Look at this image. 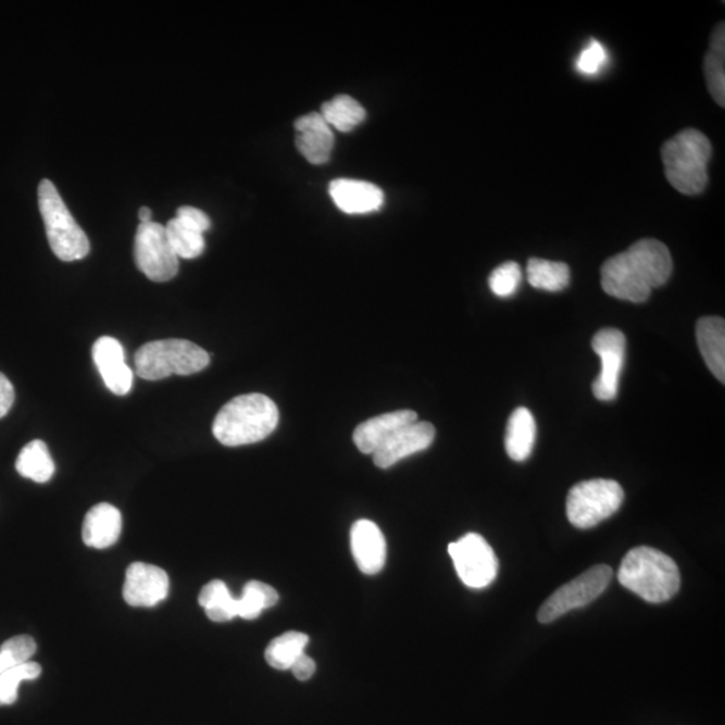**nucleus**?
Returning a JSON list of instances; mask_svg holds the SVG:
<instances>
[{"label":"nucleus","instance_id":"nucleus-27","mask_svg":"<svg viewBox=\"0 0 725 725\" xmlns=\"http://www.w3.org/2000/svg\"><path fill=\"white\" fill-rule=\"evenodd\" d=\"M310 637L300 632H287L274 638L265 650V659L274 670L288 671L305 653Z\"/></svg>","mask_w":725,"mask_h":725},{"label":"nucleus","instance_id":"nucleus-2","mask_svg":"<svg viewBox=\"0 0 725 725\" xmlns=\"http://www.w3.org/2000/svg\"><path fill=\"white\" fill-rule=\"evenodd\" d=\"M279 421L277 404L264 393H247L227 402L216 414L214 437L225 447L264 441L276 430Z\"/></svg>","mask_w":725,"mask_h":725},{"label":"nucleus","instance_id":"nucleus-9","mask_svg":"<svg viewBox=\"0 0 725 725\" xmlns=\"http://www.w3.org/2000/svg\"><path fill=\"white\" fill-rule=\"evenodd\" d=\"M135 261L140 272L155 283H167L179 272V257L171 248L165 227L157 222L137 227Z\"/></svg>","mask_w":725,"mask_h":725},{"label":"nucleus","instance_id":"nucleus-20","mask_svg":"<svg viewBox=\"0 0 725 725\" xmlns=\"http://www.w3.org/2000/svg\"><path fill=\"white\" fill-rule=\"evenodd\" d=\"M696 339L707 367L725 382V322L722 317H701L696 324Z\"/></svg>","mask_w":725,"mask_h":725},{"label":"nucleus","instance_id":"nucleus-19","mask_svg":"<svg viewBox=\"0 0 725 725\" xmlns=\"http://www.w3.org/2000/svg\"><path fill=\"white\" fill-rule=\"evenodd\" d=\"M123 529L122 513L116 507L101 502L87 513L83 527L84 543L97 550L117 543Z\"/></svg>","mask_w":725,"mask_h":725},{"label":"nucleus","instance_id":"nucleus-23","mask_svg":"<svg viewBox=\"0 0 725 725\" xmlns=\"http://www.w3.org/2000/svg\"><path fill=\"white\" fill-rule=\"evenodd\" d=\"M15 467L22 477L33 479V482L39 484L48 483L55 471L54 461L51 459L48 447L39 439L27 443L21 450Z\"/></svg>","mask_w":725,"mask_h":725},{"label":"nucleus","instance_id":"nucleus-26","mask_svg":"<svg viewBox=\"0 0 725 725\" xmlns=\"http://www.w3.org/2000/svg\"><path fill=\"white\" fill-rule=\"evenodd\" d=\"M198 601L211 621L227 622L238 616L237 598L232 596L222 580H211L205 585L199 593Z\"/></svg>","mask_w":725,"mask_h":725},{"label":"nucleus","instance_id":"nucleus-18","mask_svg":"<svg viewBox=\"0 0 725 725\" xmlns=\"http://www.w3.org/2000/svg\"><path fill=\"white\" fill-rule=\"evenodd\" d=\"M416 421L418 415L413 410H398L374 416L357 427L353 441L362 453L374 454L393 434Z\"/></svg>","mask_w":725,"mask_h":725},{"label":"nucleus","instance_id":"nucleus-10","mask_svg":"<svg viewBox=\"0 0 725 725\" xmlns=\"http://www.w3.org/2000/svg\"><path fill=\"white\" fill-rule=\"evenodd\" d=\"M448 551L462 584L471 589H485L498 576V557L482 535L467 534L450 543Z\"/></svg>","mask_w":725,"mask_h":725},{"label":"nucleus","instance_id":"nucleus-6","mask_svg":"<svg viewBox=\"0 0 725 725\" xmlns=\"http://www.w3.org/2000/svg\"><path fill=\"white\" fill-rule=\"evenodd\" d=\"M38 203L53 253L65 262L85 259L90 251L89 238L74 221L53 182L39 183Z\"/></svg>","mask_w":725,"mask_h":725},{"label":"nucleus","instance_id":"nucleus-3","mask_svg":"<svg viewBox=\"0 0 725 725\" xmlns=\"http://www.w3.org/2000/svg\"><path fill=\"white\" fill-rule=\"evenodd\" d=\"M620 584L649 603L670 601L680 590L677 564L652 547H637L627 552L618 571Z\"/></svg>","mask_w":725,"mask_h":725},{"label":"nucleus","instance_id":"nucleus-8","mask_svg":"<svg viewBox=\"0 0 725 725\" xmlns=\"http://www.w3.org/2000/svg\"><path fill=\"white\" fill-rule=\"evenodd\" d=\"M612 579L613 570L607 564H599V566L587 570L578 578L568 582L567 585L553 592L541 604L538 620L541 624H551L571 610L586 607L608 589Z\"/></svg>","mask_w":725,"mask_h":725},{"label":"nucleus","instance_id":"nucleus-29","mask_svg":"<svg viewBox=\"0 0 725 725\" xmlns=\"http://www.w3.org/2000/svg\"><path fill=\"white\" fill-rule=\"evenodd\" d=\"M171 248L180 259L192 260L204 251L203 234L193 230L178 218L171 220L165 226Z\"/></svg>","mask_w":725,"mask_h":725},{"label":"nucleus","instance_id":"nucleus-24","mask_svg":"<svg viewBox=\"0 0 725 725\" xmlns=\"http://www.w3.org/2000/svg\"><path fill=\"white\" fill-rule=\"evenodd\" d=\"M320 113L330 128L338 129L342 134L351 133L367 116L361 102L347 95H340L335 97L334 100L325 102Z\"/></svg>","mask_w":725,"mask_h":725},{"label":"nucleus","instance_id":"nucleus-33","mask_svg":"<svg viewBox=\"0 0 725 725\" xmlns=\"http://www.w3.org/2000/svg\"><path fill=\"white\" fill-rule=\"evenodd\" d=\"M608 62L609 53L607 48L597 41V39H590L589 43L582 49L578 59H576L575 67L582 76L596 77L607 67Z\"/></svg>","mask_w":725,"mask_h":725},{"label":"nucleus","instance_id":"nucleus-30","mask_svg":"<svg viewBox=\"0 0 725 725\" xmlns=\"http://www.w3.org/2000/svg\"><path fill=\"white\" fill-rule=\"evenodd\" d=\"M41 673V665L30 661L2 673L0 675V707L14 704L18 699L20 684L37 680Z\"/></svg>","mask_w":725,"mask_h":725},{"label":"nucleus","instance_id":"nucleus-11","mask_svg":"<svg viewBox=\"0 0 725 725\" xmlns=\"http://www.w3.org/2000/svg\"><path fill=\"white\" fill-rule=\"evenodd\" d=\"M592 350L601 359V373L593 380L592 392L599 401H614L625 365L626 338L620 329L603 328L593 336Z\"/></svg>","mask_w":725,"mask_h":725},{"label":"nucleus","instance_id":"nucleus-21","mask_svg":"<svg viewBox=\"0 0 725 725\" xmlns=\"http://www.w3.org/2000/svg\"><path fill=\"white\" fill-rule=\"evenodd\" d=\"M536 441V422L528 409L518 408L508 421L505 449L510 459L517 462L528 460Z\"/></svg>","mask_w":725,"mask_h":725},{"label":"nucleus","instance_id":"nucleus-32","mask_svg":"<svg viewBox=\"0 0 725 725\" xmlns=\"http://www.w3.org/2000/svg\"><path fill=\"white\" fill-rule=\"evenodd\" d=\"M523 273L517 262L508 261L496 267L489 276V288L492 292L505 299L515 295L521 288Z\"/></svg>","mask_w":725,"mask_h":725},{"label":"nucleus","instance_id":"nucleus-14","mask_svg":"<svg viewBox=\"0 0 725 725\" xmlns=\"http://www.w3.org/2000/svg\"><path fill=\"white\" fill-rule=\"evenodd\" d=\"M97 370L102 380L116 396H127L133 390L134 371L125 363V352L116 339L102 336L91 350Z\"/></svg>","mask_w":725,"mask_h":725},{"label":"nucleus","instance_id":"nucleus-1","mask_svg":"<svg viewBox=\"0 0 725 725\" xmlns=\"http://www.w3.org/2000/svg\"><path fill=\"white\" fill-rule=\"evenodd\" d=\"M672 272L673 260L666 245L658 239H639L604 262L601 284L609 296L639 304L649 299L653 289L666 284Z\"/></svg>","mask_w":725,"mask_h":725},{"label":"nucleus","instance_id":"nucleus-31","mask_svg":"<svg viewBox=\"0 0 725 725\" xmlns=\"http://www.w3.org/2000/svg\"><path fill=\"white\" fill-rule=\"evenodd\" d=\"M37 652V643L30 636H16L8 639L0 648V675L25 664Z\"/></svg>","mask_w":725,"mask_h":725},{"label":"nucleus","instance_id":"nucleus-36","mask_svg":"<svg viewBox=\"0 0 725 725\" xmlns=\"http://www.w3.org/2000/svg\"><path fill=\"white\" fill-rule=\"evenodd\" d=\"M289 671H292L297 680L307 682L315 675L316 662L313 661L310 655L302 653L300 658L295 661V664Z\"/></svg>","mask_w":725,"mask_h":725},{"label":"nucleus","instance_id":"nucleus-5","mask_svg":"<svg viewBox=\"0 0 725 725\" xmlns=\"http://www.w3.org/2000/svg\"><path fill=\"white\" fill-rule=\"evenodd\" d=\"M210 364L203 348L183 339L147 342L135 353V373L146 380H162L171 375L201 373Z\"/></svg>","mask_w":725,"mask_h":725},{"label":"nucleus","instance_id":"nucleus-7","mask_svg":"<svg viewBox=\"0 0 725 725\" xmlns=\"http://www.w3.org/2000/svg\"><path fill=\"white\" fill-rule=\"evenodd\" d=\"M624 499V489L614 479L596 478L576 484L567 496L568 522L580 529L596 527L612 517Z\"/></svg>","mask_w":725,"mask_h":725},{"label":"nucleus","instance_id":"nucleus-4","mask_svg":"<svg viewBox=\"0 0 725 725\" xmlns=\"http://www.w3.org/2000/svg\"><path fill=\"white\" fill-rule=\"evenodd\" d=\"M711 155V141L703 133L693 128L682 130L662 146L667 182L684 196H699L708 185Z\"/></svg>","mask_w":725,"mask_h":725},{"label":"nucleus","instance_id":"nucleus-16","mask_svg":"<svg viewBox=\"0 0 725 725\" xmlns=\"http://www.w3.org/2000/svg\"><path fill=\"white\" fill-rule=\"evenodd\" d=\"M351 551L357 566L365 575H375L385 567L387 546L384 534L374 522L358 521L351 528Z\"/></svg>","mask_w":725,"mask_h":725},{"label":"nucleus","instance_id":"nucleus-12","mask_svg":"<svg viewBox=\"0 0 725 725\" xmlns=\"http://www.w3.org/2000/svg\"><path fill=\"white\" fill-rule=\"evenodd\" d=\"M170 579L163 568L134 563L125 574L124 601L134 608H153L168 597Z\"/></svg>","mask_w":725,"mask_h":725},{"label":"nucleus","instance_id":"nucleus-34","mask_svg":"<svg viewBox=\"0 0 725 725\" xmlns=\"http://www.w3.org/2000/svg\"><path fill=\"white\" fill-rule=\"evenodd\" d=\"M176 218L185 222L187 226L193 228L199 233L208 232L211 227V221L202 210L191 208V205H183L176 211Z\"/></svg>","mask_w":725,"mask_h":725},{"label":"nucleus","instance_id":"nucleus-13","mask_svg":"<svg viewBox=\"0 0 725 725\" xmlns=\"http://www.w3.org/2000/svg\"><path fill=\"white\" fill-rule=\"evenodd\" d=\"M434 437H436V429L429 422L416 421L414 424L404 426L376 450L375 465L380 470H388L399 461L430 448Z\"/></svg>","mask_w":725,"mask_h":725},{"label":"nucleus","instance_id":"nucleus-35","mask_svg":"<svg viewBox=\"0 0 725 725\" xmlns=\"http://www.w3.org/2000/svg\"><path fill=\"white\" fill-rule=\"evenodd\" d=\"M15 401V390L8 376L0 373V420L9 414Z\"/></svg>","mask_w":725,"mask_h":725},{"label":"nucleus","instance_id":"nucleus-25","mask_svg":"<svg viewBox=\"0 0 725 725\" xmlns=\"http://www.w3.org/2000/svg\"><path fill=\"white\" fill-rule=\"evenodd\" d=\"M571 272L564 262L543 259H530L527 264V279L530 287L547 290V292H561L570 284Z\"/></svg>","mask_w":725,"mask_h":725},{"label":"nucleus","instance_id":"nucleus-15","mask_svg":"<svg viewBox=\"0 0 725 725\" xmlns=\"http://www.w3.org/2000/svg\"><path fill=\"white\" fill-rule=\"evenodd\" d=\"M296 146L308 162L323 165L328 162L335 146L333 128L325 122L322 113H308L297 120Z\"/></svg>","mask_w":725,"mask_h":725},{"label":"nucleus","instance_id":"nucleus-22","mask_svg":"<svg viewBox=\"0 0 725 725\" xmlns=\"http://www.w3.org/2000/svg\"><path fill=\"white\" fill-rule=\"evenodd\" d=\"M725 27L718 23L713 30L704 59L707 87L717 105L724 108L725 102Z\"/></svg>","mask_w":725,"mask_h":725},{"label":"nucleus","instance_id":"nucleus-37","mask_svg":"<svg viewBox=\"0 0 725 725\" xmlns=\"http://www.w3.org/2000/svg\"><path fill=\"white\" fill-rule=\"evenodd\" d=\"M139 218L141 221V224H148V222H152V211L151 209L148 208H141L139 211Z\"/></svg>","mask_w":725,"mask_h":725},{"label":"nucleus","instance_id":"nucleus-28","mask_svg":"<svg viewBox=\"0 0 725 725\" xmlns=\"http://www.w3.org/2000/svg\"><path fill=\"white\" fill-rule=\"evenodd\" d=\"M278 593L272 586L251 580L243 587L241 598H237V614L247 621L259 618L266 609L276 607Z\"/></svg>","mask_w":725,"mask_h":725},{"label":"nucleus","instance_id":"nucleus-17","mask_svg":"<svg viewBox=\"0 0 725 725\" xmlns=\"http://www.w3.org/2000/svg\"><path fill=\"white\" fill-rule=\"evenodd\" d=\"M329 196L342 213L357 215L378 211L385 203V193L373 183L336 179L329 185Z\"/></svg>","mask_w":725,"mask_h":725}]
</instances>
